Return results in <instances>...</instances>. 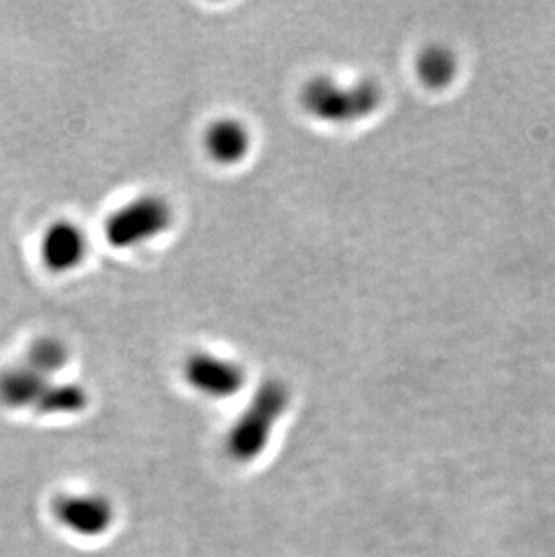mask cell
Here are the masks:
<instances>
[{
    "instance_id": "6da1fadb",
    "label": "cell",
    "mask_w": 555,
    "mask_h": 557,
    "mask_svg": "<svg viewBox=\"0 0 555 557\" xmlns=\"http://www.w3.org/2000/svg\"><path fill=\"white\" fill-rule=\"evenodd\" d=\"M291 403L288 388L278 379H269L258 386L246 410L236 417L225 435V451L231 460L238 463H251L262 457L274 428L287 411Z\"/></svg>"
},
{
    "instance_id": "7a4b0ae2",
    "label": "cell",
    "mask_w": 555,
    "mask_h": 557,
    "mask_svg": "<svg viewBox=\"0 0 555 557\" xmlns=\"http://www.w3.org/2000/svg\"><path fill=\"white\" fill-rule=\"evenodd\" d=\"M383 90L373 79L343 84L331 76L310 78L299 90V103L314 120L332 125L359 122L378 111Z\"/></svg>"
},
{
    "instance_id": "3957f363",
    "label": "cell",
    "mask_w": 555,
    "mask_h": 557,
    "mask_svg": "<svg viewBox=\"0 0 555 557\" xmlns=\"http://www.w3.org/2000/svg\"><path fill=\"white\" fill-rule=\"evenodd\" d=\"M172 221V206L163 197L141 195L109 216L107 238L114 248H136L166 232Z\"/></svg>"
},
{
    "instance_id": "277c9868",
    "label": "cell",
    "mask_w": 555,
    "mask_h": 557,
    "mask_svg": "<svg viewBox=\"0 0 555 557\" xmlns=\"http://www.w3.org/2000/svg\"><path fill=\"white\" fill-rule=\"evenodd\" d=\"M53 515L74 536L101 537L114 525L115 507L101 493H67L54 499Z\"/></svg>"
},
{
    "instance_id": "5b68a950",
    "label": "cell",
    "mask_w": 555,
    "mask_h": 557,
    "mask_svg": "<svg viewBox=\"0 0 555 557\" xmlns=\"http://www.w3.org/2000/svg\"><path fill=\"white\" fill-rule=\"evenodd\" d=\"M183 375L189 388L211 399L233 397L246 384V370L240 363L211 352L188 356Z\"/></svg>"
},
{
    "instance_id": "8992f818",
    "label": "cell",
    "mask_w": 555,
    "mask_h": 557,
    "mask_svg": "<svg viewBox=\"0 0 555 557\" xmlns=\"http://www.w3.org/2000/svg\"><path fill=\"white\" fill-rule=\"evenodd\" d=\"M205 148L213 161L221 164H235L246 158L251 148V134L247 126L235 117H222L208 126L205 134Z\"/></svg>"
},
{
    "instance_id": "52a82bcc",
    "label": "cell",
    "mask_w": 555,
    "mask_h": 557,
    "mask_svg": "<svg viewBox=\"0 0 555 557\" xmlns=\"http://www.w3.org/2000/svg\"><path fill=\"white\" fill-rule=\"evenodd\" d=\"M87 252V240L78 226L58 222L42 238V258L54 271H67L78 265Z\"/></svg>"
},
{
    "instance_id": "ba28073f",
    "label": "cell",
    "mask_w": 555,
    "mask_h": 557,
    "mask_svg": "<svg viewBox=\"0 0 555 557\" xmlns=\"http://www.w3.org/2000/svg\"><path fill=\"white\" fill-rule=\"evenodd\" d=\"M51 379L32 367L5 370L0 373V403L11 410L37 408Z\"/></svg>"
},
{
    "instance_id": "9c48e42d",
    "label": "cell",
    "mask_w": 555,
    "mask_h": 557,
    "mask_svg": "<svg viewBox=\"0 0 555 557\" xmlns=\"http://www.w3.org/2000/svg\"><path fill=\"white\" fill-rule=\"evenodd\" d=\"M415 71L420 82L431 89H444L455 79L458 62L445 46H430L417 57Z\"/></svg>"
},
{
    "instance_id": "30bf717a",
    "label": "cell",
    "mask_w": 555,
    "mask_h": 557,
    "mask_svg": "<svg viewBox=\"0 0 555 557\" xmlns=\"http://www.w3.org/2000/svg\"><path fill=\"white\" fill-rule=\"evenodd\" d=\"M89 406V394L74 383H49L35 410L42 416H74Z\"/></svg>"
},
{
    "instance_id": "8fae6325",
    "label": "cell",
    "mask_w": 555,
    "mask_h": 557,
    "mask_svg": "<svg viewBox=\"0 0 555 557\" xmlns=\"http://www.w3.org/2000/svg\"><path fill=\"white\" fill-rule=\"evenodd\" d=\"M67 361V348L54 337H44L40 342L35 343L29 348V356H27V367H32L33 370H37L38 373H42L49 379L65 369Z\"/></svg>"
}]
</instances>
